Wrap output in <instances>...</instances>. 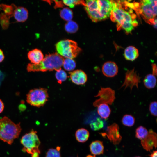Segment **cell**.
I'll use <instances>...</instances> for the list:
<instances>
[{"instance_id":"1","label":"cell","mask_w":157,"mask_h":157,"mask_svg":"<svg viewBox=\"0 0 157 157\" xmlns=\"http://www.w3.org/2000/svg\"><path fill=\"white\" fill-rule=\"evenodd\" d=\"M112 1L113 8L110 16L111 20L117 24L118 29L122 28L127 33H131L138 24L132 9L127 11V8L122 7L120 1Z\"/></svg>"},{"instance_id":"2","label":"cell","mask_w":157,"mask_h":157,"mask_svg":"<svg viewBox=\"0 0 157 157\" xmlns=\"http://www.w3.org/2000/svg\"><path fill=\"white\" fill-rule=\"evenodd\" d=\"M64 59L58 53L47 55L38 64L28 63L27 66V70L28 72L57 71L61 69Z\"/></svg>"},{"instance_id":"3","label":"cell","mask_w":157,"mask_h":157,"mask_svg":"<svg viewBox=\"0 0 157 157\" xmlns=\"http://www.w3.org/2000/svg\"><path fill=\"white\" fill-rule=\"evenodd\" d=\"M20 124L15 123L6 116L0 119V140L11 144L20 133Z\"/></svg>"},{"instance_id":"4","label":"cell","mask_w":157,"mask_h":157,"mask_svg":"<svg viewBox=\"0 0 157 157\" xmlns=\"http://www.w3.org/2000/svg\"><path fill=\"white\" fill-rule=\"evenodd\" d=\"M56 48L60 55L72 59L78 55L81 50L76 42L68 39L58 42L56 45Z\"/></svg>"},{"instance_id":"5","label":"cell","mask_w":157,"mask_h":157,"mask_svg":"<svg viewBox=\"0 0 157 157\" xmlns=\"http://www.w3.org/2000/svg\"><path fill=\"white\" fill-rule=\"evenodd\" d=\"M37 133L36 131L32 130L22 137L20 142L24 146L23 151L31 154L35 152L40 153L39 148L40 142Z\"/></svg>"},{"instance_id":"6","label":"cell","mask_w":157,"mask_h":157,"mask_svg":"<svg viewBox=\"0 0 157 157\" xmlns=\"http://www.w3.org/2000/svg\"><path fill=\"white\" fill-rule=\"evenodd\" d=\"M157 0L142 1L138 5L139 13L142 15L146 21L153 24L156 18L157 12Z\"/></svg>"},{"instance_id":"7","label":"cell","mask_w":157,"mask_h":157,"mask_svg":"<svg viewBox=\"0 0 157 157\" xmlns=\"http://www.w3.org/2000/svg\"><path fill=\"white\" fill-rule=\"evenodd\" d=\"M48 98L47 89L43 88H34L30 90L27 94L26 101L31 106L40 107L45 104Z\"/></svg>"},{"instance_id":"8","label":"cell","mask_w":157,"mask_h":157,"mask_svg":"<svg viewBox=\"0 0 157 157\" xmlns=\"http://www.w3.org/2000/svg\"><path fill=\"white\" fill-rule=\"evenodd\" d=\"M99 97L93 103V105L97 107L100 104H106L111 105L115 99V92L114 90L109 87H102L95 96Z\"/></svg>"},{"instance_id":"9","label":"cell","mask_w":157,"mask_h":157,"mask_svg":"<svg viewBox=\"0 0 157 157\" xmlns=\"http://www.w3.org/2000/svg\"><path fill=\"white\" fill-rule=\"evenodd\" d=\"M84 6L88 16L92 21L96 22L105 19L100 13L98 0H86Z\"/></svg>"},{"instance_id":"10","label":"cell","mask_w":157,"mask_h":157,"mask_svg":"<svg viewBox=\"0 0 157 157\" xmlns=\"http://www.w3.org/2000/svg\"><path fill=\"white\" fill-rule=\"evenodd\" d=\"M141 77L133 68L127 70L125 73L124 82L120 88L124 87V89L129 87L131 91L133 88L135 86L138 89V84L140 82Z\"/></svg>"},{"instance_id":"11","label":"cell","mask_w":157,"mask_h":157,"mask_svg":"<svg viewBox=\"0 0 157 157\" xmlns=\"http://www.w3.org/2000/svg\"><path fill=\"white\" fill-rule=\"evenodd\" d=\"M104 137H106L113 144H119L122 137L119 132V127L117 124L114 123L108 126L105 132L101 133Z\"/></svg>"},{"instance_id":"12","label":"cell","mask_w":157,"mask_h":157,"mask_svg":"<svg viewBox=\"0 0 157 157\" xmlns=\"http://www.w3.org/2000/svg\"><path fill=\"white\" fill-rule=\"evenodd\" d=\"M141 143L143 148L147 151H151L154 147L156 148L157 145L156 133L152 130H150L147 136L141 140Z\"/></svg>"},{"instance_id":"13","label":"cell","mask_w":157,"mask_h":157,"mask_svg":"<svg viewBox=\"0 0 157 157\" xmlns=\"http://www.w3.org/2000/svg\"><path fill=\"white\" fill-rule=\"evenodd\" d=\"M103 74L108 77H113L116 75L118 72V66L115 63L109 61L105 63L102 67Z\"/></svg>"},{"instance_id":"14","label":"cell","mask_w":157,"mask_h":157,"mask_svg":"<svg viewBox=\"0 0 157 157\" xmlns=\"http://www.w3.org/2000/svg\"><path fill=\"white\" fill-rule=\"evenodd\" d=\"M98 2L100 13L105 19L110 16L113 8L112 1L98 0Z\"/></svg>"},{"instance_id":"15","label":"cell","mask_w":157,"mask_h":157,"mask_svg":"<svg viewBox=\"0 0 157 157\" xmlns=\"http://www.w3.org/2000/svg\"><path fill=\"white\" fill-rule=\"evenodd\" d=\"M70 76L72 81L77 85L85 84L87 79L85 73L81 70H77L70 73Z\"/></svg>"},{"instance_id":"16","label":"cell","mask_w":157,"mask_h":157,"mask_svg":"<svg viewBox=\"0 0 157 157\" xmlns=\"http://www.w3.org/2000/svg\"><path fill=\"white\" fill-rule=\"evenodd\" d=\"M28 15V11L26 8L23 7H16L13 16L17 21L21 22H25L27 19Z\"/></svg>"},{"instance_id":"17","label":"cell","mask_w":157,"mask_h":157,"mask_svg":"<svg viewBox=\"0 0 157 157\" xmlns=\"http://www.w3.org/2000/svg\"><path fill=\"white\" fill-rule=\"evenodd\" d=\"M28 59L31 63L37 64L44 59V55L41 50L35 49L29 51L27 54Z\"/></svg>"},{"instance_id":"18","label":"cell","mask_w":157,"mask_h":157,"mask_svg":"<svg viewBox=\"0 0 157 157\" xmlns=\"http://www.w3.org/2000/svg\"><path fill=\"white\" fill-rule=\"evenodd\" d=\"M138 49L134 46H128L124 50V56L127 60L133 61L138 57Z\"/></svg>"},{"instance_id":"19","label":"cell","mask_w":157,"mask_h":157,"mask_svg":"<svg viewBox=\"0 0 157 157\" xmlns=\"http://www.w3.org/2000/svg\"><path fill=\"white\" fill-rule=\"evenodd\" d=\"M90 150L93 155L102 154L104 151V146L102 142L96 140L92 142L90 145Z\"/></svg>"},{"instance_id":"20","label":"cell","mask_w":157,"mask_h":157,"mask_svg":"<svg viewBox=\"0 0 157 157\" xmlns=\"http://www.w3.org/2000/svg\"><path fill=\"white\" fill-rule=\"evenodd\" d=\"M97 113L101 117L106 119L109 116L111 110L109 106L106 104H101L97 106Z\"/></svg>"},{"instance_id":"21","label":"cell","mask_w":157,"mask_h":157,"mask_svg":"<svg viewBox=\"0 0 157 157\" xmlns=\"http://www.w3.org/2000/svg\"><path fill=\"white\" fill-rule=\"evenodd\" d=\"M89 136V132L84 128L78 129L75 133L76 140L80 142H84L87 140Z\"/></svg>"},{"instance_id":"22","label":"cell","mask_w":157,"mask_h":157,"mask_svg":"<svg viewBox=\"0 0 157 157\" xmlns=\"http://www.w3.org/2000/svg\"><path fill=\"white\" fill-rule=\"evenodd\" d=\"M143 83L147 88L149 89L153 88L156 84V78L155 76L152 74H148L144 78Z\"/></svg>"},{"instance_id":"23","label":"cell","mask_w":157,"mask_h":157,"mask_svg":"<svg viewBox=\"0 0 157 157\" xmlns=\"http://www.w3.org/2000/svg\"><path fill=\"white\" fill-rule=\"evenodd\" d=\"M16 6L14 4L10 5L4 4L0 5L1 10L3 12V13H2L9 19L13 15L14 11Z\"/></svg>"},{"instance_id":"24","label":"cell","mask_w":157,"mask_h":157,"mask_svg":"<svg viewBox=\"0 0 157 157\" xmlns=\"http://www.w3.org/2000/svg\"><path fill=\"white\" fill-rule=\"evenodd\" d=\"M60 15L62 19L68 22L71 21L73 17V13L69 8H65L61 10Z\"/></svg>"},{"instance_id":"25","label":"cell","mask_w":157,"mask_h":157,"mask_svg":"<svg viewBox=\"0 0 157 157\" xmlns=\"http://www.w3.org/2000/svg\"><path fill=\"white\" fill-rule=\"evenodd\" d=\"M63 65L65 70L70 71L72 70L75 68L76 63L73 59L66 58L64 59Z\"/></svg>"},{"instance_id":"26","label":"cell","mask_w":157,"mask_h":157,"mask_svg":"<svg viewBox=\"0 0 157 157\" xmlns=\"http://www.w3.org/2000/svg\"><path fill=\"white\" fill-rule=\"evenodd\" d=\"M135 121V118L133 116L130 115L126 114L123 117L122 121L124 125L131 127L134 125Z\"/></svg>"},{"instance_id":"27","label":"cell","mask_w":157,"mask_h":157,"mask_svg":"<svg viewBox=\"0 0 157 157\" xmlns=\"http://www.w3.org/2000/svg\"><path fill=\"white\" fill-rule=\"evenodd\" d=\"M148 133V131L145 128L140 126L136 130L135 136L138 139L142 140L147 136Z\"/></svg>"},{"instance_id":"28","label":"cell","mask_w":157,"mask_h":157,"mask_svg":"<svg viewBox=\"0 0 157 157\" xmlns=\"http://www.w3.org/2000/svg\"><path fill=\"white\" fill-rule=\"evenodd\" d=\"M78 26L74 22L70 21H68L65 25V29L68 32L71 33L76 32L78 30Z\"/></svg>"},{"instance_id":"29","label":"cell","mask_w":157,"mask_h":157,"mask_svg":"<svg viewBox=\"0 0 157 157\" xmlns=\"http://www.w3.org/2000/svg\"><path fill=\"white\" fill-rule=\"evenodd\" d=\"M104 126V122L100 118H97L90 124V126L91 129L94 131L101 129Z\"/></svg>"},{"instance_id":"30","label":"cell","mask_w":157,"mask_h":157,"mask_svg":"<svg viewBox=\"0 0 157 157\" xmlns=\"http://www.w3.org/2000/svg\"><path fill=\"white\" fill-rule=\"evenodd\" d=\"M55 76L58 82L60 84L65 81L67 77L66 72L61 69L56 71Z\"/></svg>"},{"instance_id":"31","label":"cell","mask_w":157,"mask_h":157,"mask_svg":"<svg viewBox=\"0 0 157 157\" xmlns=\"http://www.w3.org/2000/svg\"><path fill=\"white\" fill-rule=\"evenodd\" d=\"M62 1L64 4L71 8L74 7L76 5L82 4L84 6L85 2L84 1L79 0H64Z\"/></svg>"},{"instance_id":"32","label":"cell","mask_w":157,"mask_h":157,"mask_svg":"<svg viewBox=\"0 0 157 157\" xmlns=\"http://www.w3.org/2000/svg\"><path fill=\"white\" fill-rule=\"evenodd\" d=\"M60 151L56 149H49L46 153V157H61Z\"/></svg>"},{"instance_id":"33","label":"cell","mask_w":157,"mask_h":157,"mask_svg":"<svg viewBox=\"0 0 157 157\" xmlns=\"http://www.w3.org/2000/svg\"><path fill=\"white\" fill-rule=\"evenodd\" d=\"M157 104L156 101L151 102L149 106V110L151 114L154 116H157Z\"/></svg>"},{"instance_id":"34","label":"cell","mask_w":157,"mask_h":157,"mask_svg":"<svg viewBox=\"0 0 157 157\" xmlns=\"http://www.w3.org/2000/svg\"><path fill=\"white\" fill-rule=\"evenodd\" d=\"M152 74L155 76L157 75V66L155 64H152Z\"/></svg>"},{"instance_id":"35","label":"cell","mask_w":157,"mask_h":157,"mask_svg":"<svg viewBox=\"0 0 157 157\" xmlns=\"http://www.w3.org/2000/svg\"><path fill=\"white\" fill-rule=\"evenodd\" d=\"M4 55L2 50L0 49V63L2 62L4 59Z\"/></svg>"},{"instance_id":"36","label":"cell","mask_w":157,"mask_h":157,"mask_svg":"<svg viewBox=\"0 0 157 157\" xmlns=\"http://www.w3.org/2000/svg\"><path fill=\"white\" fill-rule=\"evenodd\" d=\"M4 108V104L2 101L0 99V113L3 110Z\"/></svg>"},{"instance_id":"37","label":"cell","mask_w":157,"mask_h":157,"mask_svg":"<svg viewBox=\"0 0 157 157\" xmlns=\"http://www.w3.org/2000/svg\"><path fill=\"white\" fill-rule=\"evenodd\" d=\"M157 151L156 150L153 151L151 154L149 155L150 157H157Z\"/></svg>"},{"instance_id":"38","label":"cell","mask_w":157,"mask_h":157,"mask_svg":"<svg viewBox=\"0 0 157 157\" xmlns=\"http://www.w3.org/2000/svg\"><path fill=\"white\" fill-rule=\"evenodd\" d=\"M39 154H40L39 153L37 152L31 154V157H39Z\"/></svg>"},{"instance_id":"39","label":"cell","mask_w":157,"mask_h":157,"mask_svg":"<svg viewBox=\"0 0 157 157\" xmlns=\"http://www.w3.org/2000/svg\"><path fill=\"white\" fill-rule=\"evenodd\" d=\"M153 25L154 26V27L156 28H157V19L156 18L154 20V22L153 24Z\"/></svg>"},{"instance_id":"40","label":"cell","mask_w":157,"mask_h":157,"mask_svg":"<svg viewBox=\"0 0 157 157\" xmlns=\"http://www.w3.org/2000/svg\"><path fill=\"white\" fill-rule=\"evenodd\" d=\"M86 157H96V156L95 155H88L86 156Z\"/></svg>"},{"instance_id":"41","label":"cell","mask_w":157,"mask_h":157,"mask_svg":"<svg viewBox=\"0 0 157 157\" xmlns=\"http://www.w3.org/2000/svg\"><path fill=\"white\" fill-rule=\"evenodd\" d=\"M140 157V156H136V157Z\"/></svg>"},{"instance_id":"42","label":"cell","mask_w":157,"mask_h":157,"mask_svg":"<svg viewBox=\"0 0 157 157\" xmlns=\"http://www.w3.org/2000/svg\"><path fill=\"white\" fill-rule=\"evenodd\" d=\"M77 157H78V156H77Z\"/></svg>"}]
</instances>
